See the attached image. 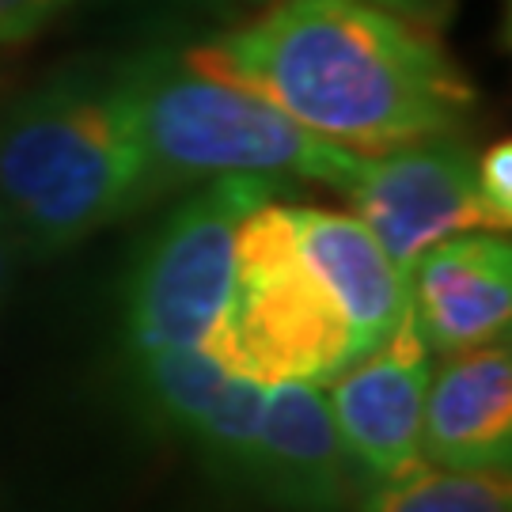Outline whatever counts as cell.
<instances>
[{
	"instance_id": "9",
	"label": "cell",
	"mask_w": 512,
	"mask_h": 512,
	"mask_svg": "<svg viewBox=\"0 0 512 512\" xmlns=\"http://www.w3.org/2000/svg\"><path fill=\"white\" fill-rule=\"evenodd\" d=\"M357 478L327 395L315 384L266 387L247 486L281 512H346Z\"/></svg>"
},
{
	"instance_id": "1",
	"label": "cell",
	"mask_w": 512,
	"mask_h": 512,
	"mask_svg": "<svg viewBox=\"0 0 512 512\" xmlns=\"http://www.w3.org/2000/svg\"><path fill=\"white\" fill-rule=\"evenodd\" d=\"M183 61L357 156L459 137L475 114L433 27L372 0H270Z\"/></svg>"
},
{
	"instance_id": "7",
	"label": "cell",
	"mask_w": 512,
	"mask_h": 512,
	"mask_svg": "<svg viewBox=\"0 0 512 512\" xmlns=\"http://www.w3.org/2000/svg\"><path fill=\"white\" fill-rule=\"evenodd\" d=\"M433 349L414 308L384 342L330 380V418L349 463L365 482L391 478L421 459V421L433 380Z\"/></svg>"
},
{
	"instance_id": "17",
	"label": "cell",
	"mask_w": 512,
	"mask_h": 512,
	"mask_svg": "<svg viewBox=\"0 0 512 512\" xmlns=\"http://www.w3.org/2000/svg\"><path fill=\"white\" fill-rule=\"evenodd\" d=\"M19 255V239L12 232L8 217L0 213V304H4V293H8V281H12V266H16Z\"/></svg>"
},
{
	"instance_id": "15",
	"label": "cell",
	"mask_w": 512,
	"mask_h": 512,
	"mask_svg": "<svg viewBox=\"0 0 512 512\" xmlns=\"http://www.w3.org/2000/svg\"><path fill=\"white\" fill-rule=\"evenodd\" d=\"M69 0H0V46L38 35Z\"/></svg>"
},
{
	"instance_id": "11",
	"label": "cell",
	"mask_w": 512,
	"mask_h": 512,
	"mask_svg": "<svg viewBox=\"0 0 512 512\" xmlns=\"http://www.w3.org/2000/svg\"><path fill=\"white\" fill-rule=\"evenodd\" d=\"M421 459L452 471H509L512 357L505 338L448 353L429 380Z\"/></svg>"
},
{
	"instance_id": "2",
	"label": "cell",
	"mask_w": 512,
	"mask_h": 512,
	"mask_svg": "<svg viewBox=\"0 0 512 512\" xmlns=\"http://www.w3.org/2000/svg\"><path fill=\"white\" fill-rule=\"evenodd\" d=\"M156 202L114 76H61L0 114V213L50 258Z\"/></svg>"
},
{
	"instance_id": "13",
	"label": "cell",
	"mask_w": 512,
	"mask_h": 512,
	"mask_svg": "<svg viewBox=\"0 0 512 512\" xmlns=\"http://www.w3.org/2000/svg\"><path fill=\"white\" fill-rule=\"evenodd\" d=\"M357 512H512L509 471H452L418 459L368 482Z\"/></svg>"
},
{
	"instance_id": "6",
	"label": "cell",
	"mask_w": 512,
	"mask_h": 512,
	"mask_svg": "<svg viewBox=\"0 0 512 512\" xmlns=\"http://www.w3.org/2000/svg\"><path fill=\"white\" fill-rule=\"evenodd\" d=\"M353 217L380 239L387 258L410 266L444 239L463 232H501L475 179V152L459 137H437L380 156H361L349 186Z\"/></svg>"
},
{
	"instance_id": "12",
	"label": "cell",
	"mask_w": 512,
	"mask_h": 512,
	"mask_svg": "<svg viewBox=\"0 0 512 512\" xmlns=\"http://www.w3.org/2000/svg\"><path fill=\"white\" fill-rule=\"evenodd\" d=\"M300 255L346 311L361 353L384 342L410 311L406 274L387 258L380 239L353 213L319 205H289Z\"/></svg>"
},
{
	"instance_id": "10",
	"label": "cell",
	"mask_w": 512,
	"mask_h": 512,
	"mask_svg": "<svg viewBox=\"0 0 512 512\" xmlns=\"http://www.w3.org/2000/svg\"><path fill=\"white\" fill-rule=\"evenodd\" d=\"M406 285L425 342L444 357L509 334L512 251L501 232H463L429 247Z\"/></svg>"
},
{
	"instance_id": "14",
	"label": "cell",
	"mask_w": 512,
	"mask_h": 512,
	"mask_svg": "<svg viewBox=\"0 0 512 512\" xmlns=\"http://www.w3.org/2000/svg\"><path fill=\"white\" fill-rule=\"evenodd\" d=\"M475 179L478 194L486 209L494 213L497 228L509 232L512 224V145L509 141H494L482 156H475Z\"/></svg>"
},
{
	"instance_id": "4",
	"label": "cell",
	"mask_w": 512,
	"mask_h": 512,
	"mask_svg": "<svg viewBox=\"0 0 512 512\" xmlns=\"http://www.w3.org/2000/svg\"><path fill=\"white\" fill-rule=\"evenodd\" d=\"M198 349L258 387L327 384L361 357L346 311L300 255L285 202L270 198L243 217L232 293Z\"/></svg>"
},
{
	"instance_id": "3",
	"label": "cell",
	"mask_w": 512,
	"mask_h": 512,
	"mask_svg": "<svg viewBox=\"0 0 512 512\" xmlns=\"http://www.w3.org/2000/svg\"><path fill=\"white\" fill-rule=\"evenodd\" d=\"M114 80L156 198L175 186L224 175H296L346 190L361 164L357 152L308 133L258 95L190 69L183 57L145 54L122 65Z\"/></svg>"
},
{
	"instance_id": "16",
	"label": "cell",
	"mask_w": 512,
	"mask_h": 512,
	"mask_svg": "<svg viewBox=\"0 0 512 512\" xmlns=\"http://www.w3.org/2000/svg\"><path fill=\"white\" fill-rule=\"evenodd\" d=\"M372 4H384V8L399 12V16H410L418 19V23H425V27H433V23H440V19L452 12L456 0H372Z\"/></svg>"
},
{
	"instance_id": "8",
	"label": "cell",
	"mask_w": 512,
	"mask_h": 512,
	"mask_svg": "<svg viewBox=\"0 0 512 512\" xmlns=\"http://www.w3.org/2000/svg\"><path fill=\"white\" fill-rule=\"evenodd\" d=\"M133 376L152 418L190 440L220 478L247 482L266 387L224 372L202 349L141 353L133 357Z\"/></svg>"
},
{
	"instance_id": "5",
	"label": "cell",
	"mask_w": 512,
	"mask_h": 512,
	"mask_svg": "<svg viewBox=\"0 0 512 512\" xmlns=\"http://www.w3.org/2000/svg\"><path fill=\"white\" fill-rule=\"evenodd\" d=\"M270 198H277V179L224 175L167 213L129 274V357L202 346L232 293L239 224Z\"/></svg>"
}]
</instances>
